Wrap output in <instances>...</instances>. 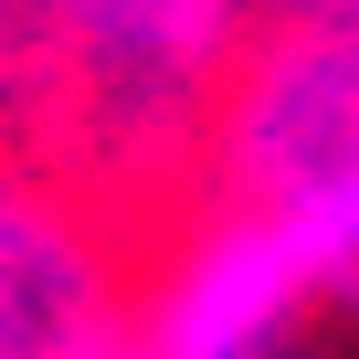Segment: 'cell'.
Wrapping results in <instances>:
<instances>
[{"instance_id": "cell-1", "label": "cell", "mask_w": 359, "mask_h": 359, "mask_svg": "<svg viewBox=\"0 0 359 359\" xmlns=\"http://www.w3.org/2000/svg\"><path fill=\"white\" fill-rule=\"evenodd\" d=\"M275 11L285 0H32L22 148L148 233L191 201L201 137Z\"/></svg>"}, {"instance_id": "cell-2", "label": "cell", "mask_w": 359, "mask_h": 359, "mask_svg": "<svg viewBox=\"0 0 359 359\" xmlns=\"http://www.w3.org/2000/svg\"><path fill=\"white\" fill-rule=\"evenodd\" d=\"M127 285H137V222L53 180L0 116V359H74L85 338H116Z\"/></svg>"}, {"instance_id": "cell-3", "label": "cell", "mask_w": 359, "mask_h": 359, "mask_svg": "<svg viewBox=\"0 0 359 359\" xmlns=\"http://www.w3.org/2000/svg\"><path fill=\"white\" fill-rule=\"evenodd\" d=\"M74 359H148V348H137V338H127V327H116V338H85V348H74Z\"/></svg>"}, {"instance_id": "cell-4", "label": "cell", "mask_w": 359, "mask_h": 359, "mask_svg": "<svg viewBox=\"0 0 359 359\" xmlns=\"http://www.w3.org/2000/svg\"><path fill=\"white\" fill-rule=\"evenodd\" d=\"M338 317H348V327H359V285H348V306H338Z\"/></svg>"}]
</instances>
